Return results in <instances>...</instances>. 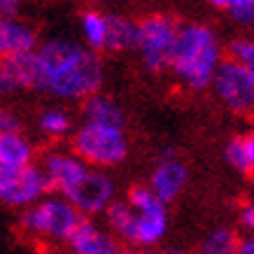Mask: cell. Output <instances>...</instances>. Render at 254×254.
<instances>
[{
	"label": "cell",
	"mask_w": 254,
	"mask_h": 254,
	"mask_svg": "<svg viewBox=\"0 0 254 254\" xmlns=\"http://www.w3.org/2000/svg\"><path fill=\"white\" fill-rule=\"evenodd\" d=\"M42 89L61 100H86L100 93L103 63L98 54L70 40H49L38 47Z\"/></svg>",
	"instance_id": "6da1fadb"
},
{
	"label": "cell",
	"mask_w": 254,
	"mask_h": 254,
	"mask_svg": "<svg viewBox=\"0 0 254 254\" xmlns=\"http://www.w3.org/2000/svg\"><path fill=\"white\" fill-rule=\"evenodd\" d=\"M222 63L224 52L217 33L205 23H182L170 61L177 82L191 91H203L212 86Z\"/></svg>",
	"instance_id": "7a4b0ae2"
},
{
	"label": "cell",
	"mask_w": 254,
	"mask_h": 254,
	"mask_svg": "<svg viewBox=\"0 0 254 254\" xmlns=\"http://www.w3.org/2000/svg\"><path fill=\"white\" fill-rule=\"evenodd\" d=\"M79 210L61 193H49L35 205L21 210L19 231L42 247H65L82 222Z\"/></svg>",
	"instance_id": "3957f363"
},
{
	"label": "cell",
	"mask_w": 254,
	"mask_h": 254,
	"mask_svg": "<svg viewBox=\"0 0 254 254\" xmlns=\"http://www.w3.org/2000/svg\"><path fill=\"white\" fill-rule=\"evenodd\" d=\"M70 149L86 161L91 168H112L128 156V138L124 128L115 126H96L82 122L72 131Z\"/></svg>",
	"instance_id": "277c9868"
},
{
	"label": "cell",
	"mask_w": 254,
	"mask_h": 254,
	"mask_svg": "<svg viewBox=\"0 0 254 254\" xmlns=\"http://www.w3.org/2000/svg\"><path fill=\"white\" fill-rule=\"evenodd\" d=\"M180 28L182 26L168 14H152L138 21V45L135 47L147 70L152 72L170 70Z\"/></svg>",
	"instance_id": "5b68a950"
},
{
	"label": "cell",
	"mask_w": 254,
	"mask_h": 254,
	"mask_svg": "<svg viewBox=\"0 0 254 254\" xmlns=\"http://www.w3.org/2000/svg\"><path fill=\"white\" fill-rule=\"evenodd\" d=\"M126 200L131 203L138 217V247L135 250H149L156 247L166 238L170 226L168 203H163L149 187L135 185L128 189Z\"/></svg>",
	"instance_id": "8992f818"
},
{
	"label": "cell",
	"mask_w": 254,
	"mask_h": 254,
	"mask_svg": "<svg viewBox=\"0 0 254 254\" xmlns=\"http://www.w3.org/2000/svg\"><path fill=\"white\" fill-rule=\"evenodd\" d=\"M212 91L229 112L240 117L254 115V75L236 59H224L212 79Z\"/></svg>",
	"instance_id": "52a82bcc"
},
{
	"label": "cell",
	"mask_w": 254,
	"mask_h": 254,
	"mask_svg": "<svg viewBox=\"0 0 254 254\" xmlns=\"http://www.w3.org/2000/svg\"><path fill=\"white\" fill-rule=\"evenodd\" d=\"M49 193H52V187L40 163L0 177V203L7 208L26 210Z\"/></svg>",
	"instance_id": "ba28073f"
},
{
	"label": "cell",
	"mask_w": 254,
	"mask_h": 254,
	"mask_svg": "<svg viewBox=\"0 0 254 254\" xmlns=\"http://www.w3.org/2000/svg\"><path fill=\"white\" fill-rule=\"evenodd\" d=\"M65 198L79 210V215L96 219V217L105 215L110 205L117 200L115 180L105 170L91 168L72 191L65 193Z\"/></svg>",
	"instance_id": "9c48e42d"
},
{
	"label": "cell",
	"mask_w": 254,
	"mask_h": 254,
	"mask_svg": "<svg viewBox=\"0 0 254 254\" xmlns=\"http://www.w3.org/2000/svg\"><path fill=\"white\" fill-rule=\"evenodd\" d=\"M40 166L45 170L52 193H70L75 187L84 180V175L91 170V166L82 161L72 149H49L42 154Z\"/></svg>",
	"instance_id": "30bf717a"
},
{
	"label": "cell",
	"mask_w": 254,
	"mask_h": 254,
	"mask_svg": "<svg viewBox=\"0 0 254 254\" xmlns=\"http://www.w3.org/2000/svg\"><path fill=\"white\" fill-rule=\"evenodd\" d=\"M40 91L42 89V68L38 54L9 56L0 63V96L14 91Z\"/></svg>",
	"instance_id": "8fae6325"
},
{
	"label": "cell",
	"mask_w": 254,
	"mask_h": 254,
	"mask_svg": "<svg viewBox=\"0 0 254 254\" xmlns=\"http://www.w3.org/2000/svg\"><path fill=\"white\" fill-rule=\"evenodd\" d=\"M187 182H189V170L173 149L163 152L156 161L152 175H149V189L163 200V203H173V200L185 191Z\"/></svg>",
	"instance_id": "7c38bea8"
},
{
	"label": "cell",
	"mask_w": 254,
	"mask_h": 254,
	"mask_svg": "<svg viewBox=\"0 0 254 254\" xmlns=\"http://www.w3.org/2000/svg\"><path fill=\"white\" fill-rule=\"evenodd\" d=\"M65 250L70 254H117L122 245L108 226L98 224L91 217H82V222L70 236Z\"/></svg>",
	"instance_id": "4fadbf2b"
},
{
	"label": "cell",
	"mask_w": 254,
	"mask_h": 254,
	"mask_svg": "<svg viewBox=\"0 0 254 254\" xmlns=\"http://www.w3.org/2000/svg\"><path fill=\"white\" fill-rule=\"evenodd\" d=\"M35 163V147L21 131L0 133V177Z\"/></svg>",
	"instance_id": "5bb4252c"
},
{
	"label": "cell",
	"mask_w": 254,
	"mask_h": 254,
	"mask_svg": "<svg viewBox=\"0 0 254 254\" xmlns=\"http://www.w3.org/2000/svg\"><path fill=\"white\" fill-rule=\"evenodd\" d=\"M0 47L5 52V59L38 52V35L28 23L19 21L14 16L0 19Z\"/></svg>",
	"instance_id": "9a60e30c"
},
{
	"label": "cell",
	"mask_w": 254,
	"mask_h": 254,
	"mask_svg": "<svg viewBox=\"0 0 254 254\" xmlns=\"http://www.w3.org/2000/svg\"><path fill=\"white\" fill-rule=\"evenodd\" d=\"M103 217H105V226L119 240V245L133 247V250L138 247V217L128 200H115Z\"/></svg>",
	"instance_id": "2e32d148"
},
{
	"label": "cell",
	"mask_w": 254,
	"mask_h": 254,
	"mask_svg": "<svg viewBox=\"0 0 254 254\" xmlns=\"http://www.w3.org/2000/svg\"><path fill=\"white\" fill-rule=\"evenodd\" d=\"M82 122L96 124V126H115V128H124V112L112 98L108 96H89L82 100Z\"/></svg>",
	"instance_id": "e0dca14e"
},
{
	"label": "cell",
	"mask_w": 254,
	"mask_h": 254,
	"mask_svg": "<svg viewBox=\"0 0 254 254\" xmlns=\"http://www.w3.org/2000/svg\"><path fill=\"white\" fill-rule=\"evenodd\" d=\"M79 28H82V38L91 52L108 49V31L110 21L108 14L100 9H84L79 16Z\"/></svg>",
	"instance_id": "ac0fdd59"
},
{
	"label": "cell",
	"mask_w": 254,
	"mask_h": 254,
	"mask_svg": "<svg viewBox=\"0 0 254 254\" xmlns=\"http://www.w3.org/2000/svg\"><path fill=\"white\" fill-rule=\"evenodd\" d=\"M240 240L243 238L231 226H217L200 238L196 254H238Z\"/></svg>",
	"instance_id": "d6986e66"
},
{
	"label": "cell",
	"mask_w": 254,
	"mask_h": 254,
	"mask_svg": "<svg viewBox=\"0 0 254 254\" xmlns=\"http://www.w3.org/2000/svg\"><path fill=\"white\" fill-rule=\"evenodd\" d=\"M108 52H126L138 45V23L119 14H108Z\"/></svg>",
	"instance_id": "ffe728a7"
},
{
	"label": "cell",
	"mask_w": 254,
	"mask_h": 254,
	"mask_svg": "<svg viewBox=\"0 0 254 254\" xmlns=\"http://www.w3.org/2000/svg\"><path fill=\"white\" fill-rule=\"evenodd\" d=\"M38 128H40L42 135H47V138L59 140V138L70 135V131H72V119H70V115L65 112V110L49 108V110H45V112L40 115Z\"/></svg>",
	"instance_id": "44dd1931"
},
{
	"label": "cell",
	"mask_w": 254,
	"mask_h": 254,
	"mask_svg": "<svg viewBox=\"0 0 254 254\" xmlns=\"http://www.w3.org/2000/svg\"><path fill=\"white\" fill-rule=\"evenodd\" d=\"M224 161L229 163L233 170L250 175V152H247L245 135H236L224 145Z\"/></svg>",
	"instance_id": "7402d4cb"
},
{
	"label": "cell",
	"mask_w": 254,
	"mask_h": 254,
	"mask_svg": "<svg viewBox=\"0 0 254 254\" xmlns=\"http://www.w3.org/2000/svg\"><path fill=\"white\" fill-rule=\"evenodd\" d=\"M229 56L243 63L250 72L254 75V40L252 38H236L229 45Z\"/></svg>",
	"instance_id": "603a6c76"
},
{
	"label": "cell",
	"mask_w": 254,
	"mask_h": 254,
	"mask_svg": "<svg viewBox=\"0 0 254 254\" xmlns=\"http://www.w3.org/2000/svg\"><path fill=\"white\" fill-rule=\"evenodd\" d=\"M229 16H231L238 26L254 28V0H240L236 7L229 9Z\"/></svg>",
	"instance_id": "cb8c5ba5"
},
{
	"label": "cell",
	"mask_w": 254,
	"mask_h": 254,
	"mask_svg": "<svg viewBox=\"0 0 254 254\" xmlns=\"http://www.w3.org/2000/svg\"><path fill=\"white\" fill-rule=\"evenodd\" d=\"M238 222L250 236H254V200L243 203V208L238 212Z\"/></svg>",
	"instance_id": "d4e9b609"
},
{
	"label": "cell",
	"mask_w": 254,
	"mask_h": 254,
	"mask_svg": "<svg viewBox=\"0 0 254 254\" xmlns=\"http://www.w3.org/2000/svg\"><path fill=\"white\" fill-rule=\"evenodd\" d=\"M9 131H21V124L12 112L0 108V133H9Z\"/></svg>",
	"instance_id": "484cf974"
},
{
	"label": "cell",
	"mask_w": 254,
	"mask_h": 254,
	"mask_svg": "<svg viewBox=\"0 0 254 254\" xmlns=\"http://www.w3.org/2000/svg\"><path fill=\"white\" fill-rule=\"evenodd\" d=\"M21 0H0V19H9L19 12Z\"/></svg>",
	"instance_id": "4316f807"
},
{
	"label": "cell",
	"mask_w": 254,
	"mask_h": 254,
	"mask_svg": "<svg viewBox=\"0 0 254 254\" xmlns=\"http://www.w3.org/2000/svg\"><path fill=\"white\" fill-rule=\"evenodd\" d=\"M245 142H247V152H250V175L254 177V126L245 133Z\"/></svg>",
	"instance_id": "83f0119b"
},
{
	"label": "cell",
	"mask_w": 254,
	"mask_h": 254,
	"mask_svg": "<svg viewBox=\"0 0 254 254\" xmlns=\"http://www.w3.org/2000/svg\"><path fill=\"white\" fill-rule=\"evenodd\" d=\"M208 5H212V7H217V9H224V12H229L231 7H236L240 0H205Z\"/></svg>",
	"instance_id": "f1b7e54d"
},
{
	"label": "cell",
	"mask_w": 254,
	"mask_h": 254,
	"mask_svg": "<svg viewBox=\"0 0 254 254\" xmlns=\"http://www.w3.org/2000/svg\"><path fill=\"white\" fill-rule=\"evenodd\" d=\"M238 254H254V236H247V238L240 240Z\"/></svg>",
	"instance_id": "f546056e"
},
{
	"label": "cell",
	"mask_w": 254,
	"mask_h": 254,
	"mask_svg": "<svg viewBox=\"0 0 254 254\" xmlns=\"http://www.w3.org/2000/svg\"><path fill=\"white\" fill-rule=\"evenodd\" d=\"M117 254H138V250H133V247H122Z\"/></svg>",
	"instance_id": "4dcf8cb0"
},
{
	"label": "cell",
	"mask_w": 254,
	"mask_h": 254,
	"mask_svg": "<svg viewBox=\"0 0 254 254\" xmlns=\"http://www.w3.org/2000/svg\"><path fill=\"white\" fill-rule=\"evenodd\" d=\"M163 254H187L185 250H180V247H170V250H166Z\"/></svg>",
	"instance_id": "1f68e13d"
},
{
	"label": "cell",
	"mask_w": 254,
	"mask_h": 254,
	"mask_svg": "<svg viewBox=\"0 0 254 254\" xmlns=\"http://www.w3.org/2000/svg\"><path fill=\"white\" fill-rule=\"evenodd\" d=\"M138 254H163V252H156L154 247H149V250H138Z\"/></svg>",
	"instance_id": "d6a6232c"
},
{
	"label": "cell",
	"mask_w": 254,
	"mask_h": 254,
	"mask_svg": "<svg viewBox=\"0 0 254 254\" xmlns=\"http://www.w3.org/2000/svg\"><path fill=\"white\" fill-rule=\"evenodd\" d=\"M5 61V52H2V47H0V63Z\"/></svg>",
	"instance_id": "836d02e7"
},
{
	"label": "cell",
	"mask_w": 254,
	"mask_h": 254,
	"mask_svg": "<svg viewBox=\"0 0 254 254\" xmlns=\"http://www.w3.org/2000/svg\"><path fill=\"white\" fill-rule=\"evenodd\" d=\"M93 2H108V0H93Z\"/></svg>",
	"instance_id": "e575fe53"
}]
</instances>
